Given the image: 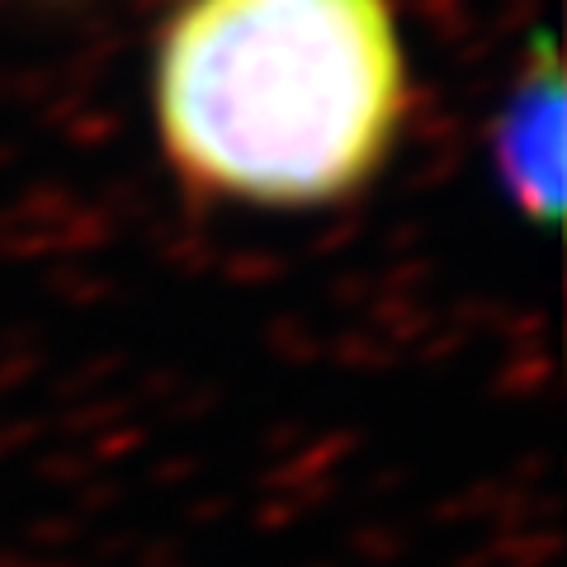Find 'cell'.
I'll use <instances>...</instances> for the list:
<instances>
[{
    "label": "cell",
    "mask_w": 567,
    "mask_h": 567,
    "mask_svg": "<svg viewBox=\"0 0 567 567\" xmlns=\"http://www.w3.org/2000/svg\"><path fill=\"white\" fill-rule=\"evenodd\" d=\"M406 114L388 0H185L156 48V133L194 189L260 208L336 204Z\"/></svg>",
    "instance_id": "obj_1"
},
{
    "label": "cell",
    "mask_w": 567,
    "mask_h": 567,
    "mask_svg": "<svg viewBox=\"0 0 567 567\" xmlns=\"http://www.w3.org/2000/svg\"><path fill=\"white\" fill-rule=\"evenodd\" d=\"M492 147L511 199L539 227H554L563 208V66L548 39H535V58L502 104Z\"/></svg>",
    "instance_id": "obj_2"
}]
</instances>
